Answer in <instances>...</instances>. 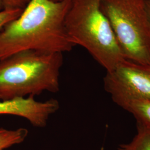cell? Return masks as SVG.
Masks as SVG:
<instances>
[{
	"label": "cell",
	"mask_w": 150,
	"mask_h": 150,
	"mask_svg": "<svg viewBox=\"0 0 150 150\" xmlns=\"http://www.w3.org/2000/svg\"><path fill=\"white\" fill-rule=\"evenodd\" d=\"M72 0H30L21 15L0 31V59L26 50L69 52L75 46L65 28Z\"/></svg>",
	"instance_id": "obj_1"
},
{
	"label": "cell",
	"mask_w": 150,
	"mask_h": 150,
	"mask_svg": "<svg viewBox=\"0 0 150 150\" xmlns=\"http://www.w3.org/2000/svg\"><path fill=\"white\" fill-rule=\"evenodd\" d=\"M100 3L101 0H72L65 28L74 46L85 48L106 72H111L125 59Z\"/></svg>",
	"instance_id": "obj_3"
},
{
	"label": "cell",
	"mask_w": 150,
	"mask_h": 150,
	"mask_svg": "<svg viewBox=\"0 0 150 150\" xmlns=\"http://www.w3.org/2000/svg\"><path fill=\"white\" fill-rule=\"evenodd\" d=\"M121 107L131 113L137 122L150 127V100H132L125 103Z\"/></svg>",
	"instance_id": "obj_8"
},
{
	"label": "cell",
	"mask_w": 150,
	"mask_h": 150,
	"mask_svg": "<svg viewBox=\"0 0 150 150\" xmlns=\"http://www.w3.org/2000/svg\"><path fill=\"white\" fill-rule=\"evenodd\" d=\"M145 1L147 13L150 24V0H145Z\"/></svg>",
	"instance_id": "obj_12"
},
{
	"label": "cell",
	"mask_w": 150,
	"mask_h": 150,
	"mask_svg": "<svg viewBox=\"0 0 150 150\" xmlns=\"http://www.w3.org/2000/svg\"><path fill=\"white\" fill-rule=\"evenodd\" d=\"M30 0H2L5 9H24Z\"/></svg>",
	"instance_id": "obj_11"
},
{
	"label": "cell",
	"mask_w": 150,
	"mask_h": 150,
	"mask_svg": "<svg viewBox=\"0 0 150 150\" xmlns=\"http://www.w3.org/2000/svg\"><path fill=\"white\" fill-rule=\"evenodd\" d=\"M5 9V6L2 0H0V11Z\"/></svg>",
	"instance_id": "obj_13"
},
{
	"label": "cell",
	"mask_w": 150,
	"mask_h": 150,
	"mask_svg": "<svg viewBox=\"0 0 150 150\" xmlns=\"http://www.w3.org/2000/svg\"><path fill=\"white\" fill-rule=\"evenodd\" d=\"M103 86L120 107L132 100H150V64L124 59L113 71L106 72Z\"/></svg>",
	"instance_id": "obj_5"
},
{
	"label": "cell",
	"mask_w": 150,
	"mask_h": 150,
	"mask_svg": "<svg viewBox=\"0 0 150 150\" xmlns=\"http://www.w3.org/2000/svg\"><path fill=\"white\" fill-rule=\"evenodd\" d=\"M23 9H4L0 11V31L21 15Z\"/></svg>",
	"instance_id": "obj_10"
},
{
	"label": "cell",
	"mask_w": 150,
	"mask_h": 150,
	"mask_svg": "<svg viewBox=\"0 0 150 150\" xmlns=\"http://www.w3.org/2000/svg\"><path fill=\"white\" fill-rule=\"evenodd\" d=\"M137 132L129 143L119 145L118 150H150V127L137 121Z\"/></svg>",
	"instance_id": "obj_7"
},
{
	"label": "cell",
	"mask_w": 150,
	"mask_h": 150,
	"mask_svg": "<svg viewBox=\"0 0 150 150\" xmlns=\"http://www.w3.org/2000/svg\"><path fill=\"white\" fill-rule=\"evenodd\" d=\"M51 1H56V2H57V1H63V0H51Z\"/></svg>",
	"instance_id": "obj_14"
},
{
	"label": "cell",
	"mask_w": 150,
	"mask_h": 150,
	"mask_svg": "<svg viewBox=\"0 0 150 150\" xmlns=\"http://www.w3.org/2000/svg\"><path fill=\"white\" fill-rule=\"evenodd\" d=\"M62 54L26 50L0 59V100L59 91Z\"/></svg>",
	"instance_id": "obj_2"
},
{
	"label": "cell",
	"mask_w": 150,
	"mask_h": 150,
	"mask_svg": "<svg viewBox=\"0 0 150 150\" xmlns=\"http://www.w3.org/2000/svg\"><path fill=\"white\" fill-rule=\"evenodd\" d=\"M125 59L150 64V24L145 0H101Z\"/></svg>",
	"instance_id": "obj_4"
},
{
	"label": "cell",
	"mask_w": 150,
	"mask_h": 150,
	"mask_svg": "<svg viewBox=\"0 0 150 150\" xmlns=\"http://www.w3.org/2000/svg\"><path fill=\"white\" fill-rule=\"evenodd\" d=\"M59 108L58 100L51 98L38 101L35 97L0 101V115H9L25 118L36 127L46 126L50 117Z\"/></svg>",
	"instance_id": "obj_6"
},
{
	"label": "cell",
	"mask_w": 150,
	"mask_h": 150,
	"mask_svg": "<svg viewBox=\"0 0 150 150\" xmlns=\"http://www.w3.org/2000/svg\"><path fill=\"white\" fill-rule=\"evenodd\" d=\"M28 134L25 128L15 129L0 128V150H5L23 142Z\"/></svg>",
	"instance_id": "obj_9"
}]
</instances>
